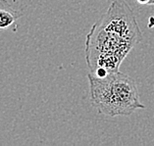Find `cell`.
I'll list each match as a JSON object with an SVG mask.
<instances>
[{
	"label": "cell",
	"instance_id": "obj_1",
	"mask_svg": "<svg viewBox=\"0 0 154 146\" xmlns=\"http://www.w3.org/2000/svg\"><path fill=\"white\" fill-rule=\"evenodd\" d=\"M142 38L129 4L125 0H113L86 35L85 56L91 74L100 78L119 72L122 62Z\"/></svg>",
	"mask_w": 154,
	"mask_h": 146
},
{
	"label": "cell",
	"instance_id": "obj_3",
	"mask_svg": "<svg viewBox=\"0 0 154 146\" xmlns=\"http://www.w3.org/2000/svg\"><path fill=\"white\" fill-rule=\"evenodd\" d=\"M23 14L15 10L7 0H0V31L13 29L17 31V22Z\"/></svg>",
	"mask_w": 154,
	"mask_h": 146
},
{
	"label": "cell",
	"instance_id": "obj_2",
	"mask_svg": "<svg viewBox=\"0 0 154 146\" xmlns=\"http://www.w3.org/2000/svg\"><path fill=\"white\" fill-rule=\"evenodd\" d=\"M88 78L91 102L98 113L117 117L145 109L144 104L140 102L136 81L127 74L119 71L99 78L89 73Z\"/></svg>",
	"mask_w": 154,
	"mask_h": 146
},
{
	"label": "cell",
	"instance_id": "obj_4",
	"mask_svg": "<svg viewBox=\"0 0 154 146\" xmlns=\"http://www.w3.org/2000/svg\"><path fill=\"white\" fill-rule=\"evenodd\" d=\"M138 5H150L151 0H136Z\"/></svg>",
	"mask_w": 154,
	"mask_h": 146
},
{
	"label": "cell",
	"instance_id": "obj_5",
	"mask_svg": "<svg viewBox=\"0 0 154 146\" xmlns=\"http://www.w3.org/2000/svg\"><path fill=\"white\" fill-rule=\"evenodd\" d=\"M148 28H153L154 27V17H150L149 18V22H148Z\"/></svg>",
	"mask_w": 154,
	"mask_h": 146
},
{
	"label": "cell",
	"instance_id": "obj_6",
	"mask_svg": "<svg viewBox=\"0 0 154 146\" xmlns=\"http://www.w3.org/2000/svg\"><path fill=\"white\" fill-rule=\"evenodd\" d=\"M150 5H154V0H151V1H150Z\"/></svg>",
	"mask_w": 154,
	"mask_h": 146
}]
</instances>
